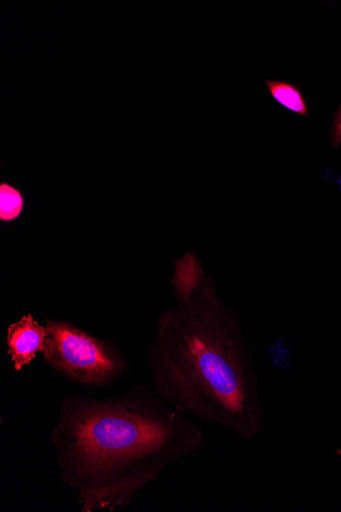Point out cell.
I'll return each mask as SVG.
<instances>
[{
    "label": "cell",
    "mask_w": 341,
    "mask_h": 512,
    "mask_svg": "<svg viewBox=\"0 0 341 512\" xmlns=\"http://www.w3.org/2000/svg\"><path fill=\"white\" fill-rule=\"evenodd\" d=\"M59 411L52 443L62 482L82 512L126 507L169 465L205 444L196 422L143 385L105 399L69 395Z\"/></svg>",
    "instance_id": "obj_2"
},
{
    "label": "cell",
    "mask_w": 341,
    "mask_h": 512,
    "mask_svg": "<svg viewBox=\"0 0 341 512\" xmlns=\"http://www.w3.org/2000/svg\"><path fill=\"white\" fill-rule=\"evenodd\" d=\"M170 282L175 303L160 315L149 352L155 393L204 424L256 438L266 410L236 312L193 253L177 259Z\"/></svg>",
    "instance_id": "obj_1"
},
{
    "label": "cell",
    "mask_w": 341,
    "mask_h": 512,
    "mask_svg": "<svg viewBox=\"0 0 341 512\" xmlns=\"http://www.w3.org/2000/svg\"><path fill=\"white\" fill-rule=\"evenodd\" d=\"M265 85L272 98L283 108L303 117L309 116L306 101L296 85L279 80H266Z\"/></svg>",
    "instance_id": "obj_5"
},
{
    "label": "cell",
    "mask_w": 341,
    "mask_h": 512,
    "mask_svg": "<svg viewBox=\"0 0 341 512\" xmlns=\"http://www.w3.org/2000/svg\"><path fill=\"white\" fill-rule=\"evenodd\" d=\"M332 147L335 149L341 144V104L336 113L332 131H331Z\"/></svg>",
    "instance_id": "obj_7"
},
{
    "label": "cell",
    "mask_w": 341,
    "mask_h": 512,
    "mask_svg": "<svg viewBox=\"0 0 341 512\" xmlns=\"http://www.w3.org/2000/svg\"><path fill=\"white\" fill-rule=\"evenodd\" d=\"M45 325L50 336L43 359L67 380L102 389L130 372V365L112 342L92 337L65 320L47 319Z\"/></svg>",
    "instance_id": "obj_3"
},
{
    "label": "cell",
    "mask_w": 341,
    "mask_h": 512,
    "mask_svg": "<svg viewBox=\"0 0 341 512\" xmlns=\"http://www.w3.org/2000/svg\"><path fill=\"white\" fill-rule=\"evenodd\" d=\"M25 206L22 193L9 183L0 184V220L10 222L21 216Z\"/></svg>",
    "instance_id": "obj_6"
},
{
    "label": "cell",
    "mask_w": 341,
    "mask_h": 512,
    "mask_svg": "<svg viewBox=\"0 0 341 512\" xmlns=\"http://www.w3.org/2000/svg\"><path fill=\"white\" fill-rule=\"evenodd\" d=\"M50 332L32 314L23 316L7 331L8 354L16 371L30 365L39 352L43 353Z\"/></svg>",
    "instance_id": "obj_4"
}]
</instances>
